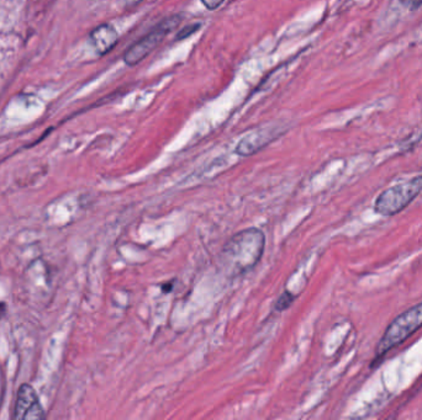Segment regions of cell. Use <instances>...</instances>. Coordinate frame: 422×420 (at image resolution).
Instances as JSON below:
<instances>
[{
    "mask_svg": "<svg viewBox=\"0 0 422 420\" xmlns=\"http://www.w3.org/2000/svg\"><path fill=\"white\" fill-rule=\"evenodd\" d=\"M264 236L260 230L251 228L240 232L227 242L222 252V261L227 270L236 274L249 270L261 259Z\"/></svg>",
    "mask_w": 422,
    "mask_h": 420,
    "instance_id": "obj_1",
    "label": "cell"
},
{
    "mask_svg": "<svg viewBox=\"0 0 422 420\" xmlns=\"http://www.w3.org/2000/svg\"><path fill=\"white\" fill-rule=\"evenodd\" d=\"M422 327V302L398 316L389 324L377 346V355L387 354Z\"/></svg>",
    "mask_w": 422,
    "mask_h": 420,
    "instance_id": "obj_2",
    "label": "cell"
},
{
    "mask_svg": "<svg viewBox=\"0 0 422 420\" xmlns=\"http://www.w3.org/2000/svg\"><path fill=\"white\" fill-rule=\"evenodd\" d=\"M422 191V175L410 181L394 185L377 197L374 211L383 216H394L410 205Z\"/></svg>",
    "mask_w": 422,
    "mask_h": 420,
    "instance_id": "obj_3",
    "label": "cell"
},
{
    "mask_svg": "<svg viewBox=\"0 0 422 420\" xmlns=\"http://www.w3.org/2000/svg\"><path fill=\"white\" fill-rule=\"evenodd\" d=\"M182 18L179 15H173L169 18L162 20L160 24L156 25L149 34L143 36L141 40L134 43L131 47L127 48L124 54V60L127 65H136L143 62L147 56L152 54L156 48L161 45L169 32H172Z\"/></svg>",
    "mask_w": 422,
    "mask_h": 420,
    "instance_id": "obj_4",
    "label": "cell"
},
{
    "mask_svg": "<svg viewBox=\"0 0 422 420\" xmlns=\"http://www.w3.org/2000/svg\"><path fill=\"white\" fill-rule=\"evenodd\" d=\"M15 419H41L43 410L37 399L35 390L29 385H23L19 388L18 399L14 410Z\"/></svg>",
    "mask_w": 422,
    "mask_h": 420,
    "instance_id": "obj_5",
    "label": "cell"
},
{
    "mask_svg": "<svg viewBox=\"0 0 422 420\" xmlns=\"http://www.w3.org/2000/svg\"><path fill=\"white\" fill-rule=\"evenodd\" d=\"M280 136L279 129H264V130L255 131L249 136L244 137L236 147V153L238 155L249 157L257 153L260 149L264 148L267 144Z\"/></svg>",
    "mask_w": 422,
    "mask_h": 420,
    "instance_id": "obj_6",
    "label": "cell"
},
{
    "mask_svg": "<svg viewBox=\"0 0 422 420\" xmlns=\"http://www.w3.org/2000/svg\"><path fill=\"white\" fill-rule=\"evenodd\" d=\"M119 40L118 32L113 25L103 24L93 30L90 41L98 54H105L112 51Z\"/></svg>",
    "mask_w": 422,
    "mask_h": 420,
    "instance_id": "obj_7",
    "label": "cell"
},
{
    "mask_svg": "<svg viewBox=\"0 0 422 420\" xmlns=\"http://www.w3.org/2000/svg\"><path fill=\"white\" fill-rule=\"evenodd\" d=\"M202 27L200 23H196V24L187 25L185 27H183L182 30L179 31L178 35L176 37L177 41H183L185 38L191 37V35H194L196 31L199 30Z\"/></svg>",
    "mask_w": 422,
    "mask_h": 420,
    "instance_id": "obj_8",
    "label": "cell"
},
{
    "mask_svg": "<svg viewBox=\"0 0 422 420\" xmlns=\"http://www.w3.org/2000/svg\"><path fill=\"white\" fill-rule=\"evenodd\" d=\"M293 300H294V297H293L292 294L286 291V292L278 298L277 303H275V309L279 311V312L284 311V309H286V308L292 305Z\"/></svg>",
    "mask_w": 422,
    "mask_h": 420,
    "instance_id": "obj_9",
    "label": "cell"
},
{
    "mask_svg": "<svg viewBox=\"0 0 422 420\" xmlns=\"http://www.w3.org/2000/svg\"><path fill=\"white\" fill-rule=\"evenodd\" d=\"M225 0H202V5L205 6L208 10H216L219 9Z\"/></svg>",
    "mask_w": 422,
    "mask_h": 420,
    "instance_id": "obj_10",
    "label": "cell"
},
{
    "mask_svg": "<svg viewBox=\"0 0 422 420\" xmlns=\"http://www.w3.org/2000/svg\"><path fill=\"white\" fill-rule=\"evenodd\" d=\"M403 5L409 8L411 10H416L422 5V0H400Z\"/></svg>",
    "mask_w": 422,
    "mask_h": 420,
    "instance_id": "obj_11",
    "label": "cell"
},
{
    "mask_svg": "<svg viewBox=\"0 0 422 420\" xmlns=\"http://www.w3.org/2000/svg\"><path fill=\"white\" fill-rule=\"evenodd\" d=\"M125 1L127 3V5H134V4L140 3V0H125Z\"/></svg>",
    "mask_w": 422,
    "mask_h": 420,
    "instance_id": "obj_12",
    "label": "cell"
}]
</instances>
